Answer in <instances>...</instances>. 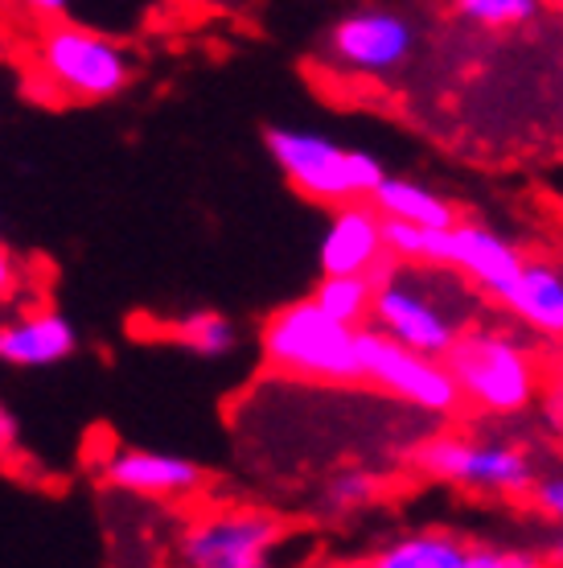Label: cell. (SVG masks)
I'll use <instances>...</instances> for the list:
<instances>
[{
	"label": "cell",
	"mask_w": 563,
	"mask_h": 568,
	"mask_svg": "<svg viewBox=\"0 0 563 568\" xmlns=\"http://www.w3.org/2000/svg\"><path fill=\"white\" fill-rule=\"evenodd\" d=\"M79 351V329L58 310L21 313L13 322H0V363L17 371L58 367Z\"/></svg>",
	"instance_id": "7c38bea8"
},
{
	"label": "cell",
	"mask_w": 563,
	"mask_h": 568,
	"mask_svg": "<svg viewBox=\"0 0 563 568\" xmlns=\"http://www.w3.org/2000/svg\"><path fill=\"white\" fill-rule=\"evenodd\" d=\"M519 326L535 329L539 338L563 334V276L547 260H522L519 272L490 293Z\"/></svg>",
	"instance_id": "8fae6325"
},
{
	"label": "cell",
	"mask_w": 563,
	"mask_h": 568,
	"mask_svg": "<svg viewBox=\"0 0 563 568\" xmlns=\"http://www.w3.org/2000/svg\"><path fill=\"white\" fill-rule=\"evenodd\" d=\"M416 54V26L395 9L367 4L338 17V26L325 38V58L346 74L391 79Z\"/></svg>",
	"instance_id": "9c48e42d"
},
{
	"label": "cell",
	"mask_w": 563,
	"mask_h": 568,
	"mask_svg": "<svg viewBox=\"0 0 563 568\" xmlns=\"http://www.w3.org/2000/svg\"><path fill=\"white\" fill-rule=\"evenodd\" d=\"M382 256V214L367 199L334 206L321 240V272H370Z\"/></svg>",
	"instance_id": "4fadbf2b"
},
{
	"label": "cell",
	"mask_w": 563,
	"mask_h": 568,
	"mask_svg": "<svg viewBox=\"0 0 563 568\" xmlns=\"http://www.w3.org/2000/svg\"><path fill=\"white\" fill-rule=\"evenodd\" d=\"M370 206L382 214V219H395V223H411V227H449L461 214L444 194L420 185L416 178H391L382 173L375 190H370Z\"/></svg>",
	"instance_id": "5bb4252c"
},
{
	"label": "cell",
	"mask_w": 563,
	"mask_h": 568,
	"mask_svg": "<svg viewBox=\"0 0 563 568\" xmlns=\"http://www.w3.org/2000/svg\"><path fill=\"white\" fill-rule=\"evenodd\" d=\"M543 4H560V0H543Z\"/></svg>",
	"instance_id": "484cf974"
},
{
	"label": "cell",
	"mask_w": 563,
	"mask_h": 568,
	"mask_svg": "<svg viewBox=\"0 0 563 568\" xmlns=\"http://www.w3.org/2000/svg\"><path fill=\"white\" fill-rule=\"evenodd\" d=\"M17 445H21V425H17V416L9 413V404H0V462L13 457Z\"/></svg>",
	"instance_id": "7402d4cb"
},
{
	"label": "cell",
	"mask_w": 563,
	"mask_h": 568,
	"mask_svg": "<svg viewBox=\"0 0 563 568\" xmlns=\"http://www.w3.org/2000/svg\"><path fill=\"white\" fill-rule=\"evenodd\" d=\"M379 498V478H370V474H338L329 490H325V503L334 507V511H358V507H367Z\"/></svg>",
	"instance_id": "d6986e66"
},
{
	"label": "cell",
	"mask_w": 563,
	"mask_h": 568,
	"mask_svg": "<svg viewBox=\"0 0 563 568\" xmlns=\"http://www.w3.org/2000/svg\"><path fill=\"white\" fill-rule=\"evenodd\" d=\"M358 329L329 317L313 297L288 301L272 313L259 329V351L276 375L305 379L321 387H350L362 384L358 351H354Z\"/></svg>",
	"instance_id": "7a4b0ae2"
},
{
	"label": "cell",
	"mask_w": 563,
	"mask_h": 568,
	"mask_svg": "<svg viewBox=\"0 0 563 568\" xmlns=\"http://www.w3.org/2000/svg\"><path fill=\"white\" fill-rule=\"evenodd\" d=\"M33 62L45 87L62 103L120 100L136 79V62L124 42H115L112 33L86 21H66V17H54L42 29V38L33 45Z\"/></svg>",
	"instance_id": "3957f363"
},
{
	"label": "cell",
	"mask_w": 563,
	"mask_h": 568,
	"mask_svg": "<svg viewBox=\"0 0 563 568\" xmlns=\"http://www.w3.org/2000/svg\"><path fill=\"white\" fill-rule=\"evenodd\" d=\"M481 293L469 281H457L444 293H432L423 284L420 264H395V272L375 288V305H370L367 326L391 334L395 342H403L420 355L440 358L452 346V338L473 322V301Z\"/></svg>",
	"instance_id": "277c9868"
},
{
	"label": "cell",
	"mask_w": 563,
	"mask_h": 568,
	"mask_svg": "<svg viewBox=\"0 0 563 568\" xmlns=\"http://www.w3.org/2000/svg\"><path fill=\"white\" fill-rule=\"evenodd\" d=\"M543 420H547L555 433L563 428V404H560V384L547 387V396H543Z\"/></svg>",
	"instance_id": "d4e9b609"
},
{
	"label": "cell",
	"mask_w": 563,
	"mask_h": 568,
	"mask_svg": "<svg viewBox=\"0 0 563 568\" xmlns=\"http://www.w3.org/2000/svg\"><path fill=\"white\" fill-rule=\"evenodd\" d=\"M457 17L481 29H526L543 17V0H452Z\"/></svg>",
	"instance_id": "ac0fdd59"
},
{
	"label": "cell",
	"mask_w": 563,
	"mask_h": 568,
	"mask_svg": "<svg viewBox=\"0 0 563 568\" xmlns=\"http://www.w3.org/2000/svg\"><path fill=\"white\" fill-rule=\"evenodd\" d=\"M276 170L293 182L300 199L321 202V206H341V202L370 199V190L379 182L382 161L370 156L367 149H350L305 129H268L264 132Z\"/></svg>",
	"instance_id": "5b68a950"
},
{
	"label": "cell",
	"mask_w": 563,
	"mask_h": 568,
	"mask_svg": "<svg viewBox=\"0 0 563 568\" xmlns=\"http://www.w3.org/2000/svg\"><path fill=\"white\" fill-rule=\"evenodd\" d=\"M444 371L461 392L465 408L490 416H519L543 392V367L526 342L506 329H485L469 322L452 346L440 355Z\"/></svg>",
	"instance_id": "6da1fadb"
},
{
	"label": "cell",
	"mask_w": 563,
	"mask_h": 568,
	"mask_svg": "<svg viewBox=\"0 0 563 568\" xmlns=\"http://www.w3.org/2000/svg\"><path fill=\"white\" fill-rule=\"evenodd\" d=\"M526 495H531V503H535V511L543 515V519H551V524H560L563 519V478L560 474H547V478H531V486H526Z\"/></svg>",
	"instance_id": "44dd1931"
},
{
	"label": "cell",
	"mask_w": 563,
	"mask_h": 568,
	"mask_svg": "<svg viewBox=\"0 0 563 568\" xmlns=\"http://www.w3.org/2000/svg\"><path fill=\"white\" fill-rule=\"evenodd\" d=\"M103 483L136 498H190L206 486V469L156 449H115L103 462Z\"/></svg>",
	"instance_id": "30bf717a"
},
{
	"label": "cell",
	"mask_w": 563,
	"mask_h": 568,
	"mask_svg": "<svg viewBox=\"0 0 563 568\" xmlns=\"http://www.w3.org/2000/svg\"><path fill=\"white\" fill-rule=\"evenodd\" d=\"M465 548L457 531H440V527H423V531H408L387 540L375 556H367L362 565L370 568H465Z\"/></svg>",
	"instance_id": "9a60e30c"
},
{
	"label": "cell",
	"mask_w": 563,
	"mask_h": 568,
	"mask_svg": "<svg viewBox=\"0 0 563 568\" xmlns=\"http://www.w3.org/2000/svg\"><path fill=\"white\" fill-rule=\"evenodd\" d=\"M411 466L432 483L465 486L473 495L519 498L535 478V462L498 440H473L457 433H437L411 449Z\"/></svg>",
	"instance_id": "8992f818"
},
{
	"label": "cell",
	"mask_w": 563,
	"mask_h": 568,
	"mask_svg": "<svg viewBox=\"0 0 563 568\" xmlns=\"http://www.w3.org/2000/svg\"><path fill=\"white\" fill-rule=\"evenodd\" d=\"M547 565V556L519 552V548H498V544H469L465 568H535Z\"/></svg>",
	"instance_id": "ffe728a7"
},
{
	"label": "cell",
	"mask_w": 563,
	"mask_h": 568,
	"mask_svg": "<svg viewBox=\"0 0 563 568\" xmlns=\"http://www.w3.org/2000/svg\"><path fill=\"white\" fill-rule=\"evenodd\" d=\"M354 351H358L362 384H375L391 399H403V404L432 416H457L465 408L461 392H457V384H452V375L444 371L440 358L420 355V351L395 342L391 334H382L375 326H358Z\"/></svg>",
	"instance_id": "ba28073f"
},
{
	"label": "cell",
	"mask_w": 563,
	"mask_h": 568,
	"mask_svg": "<svg viewBox=\"0 0 563 568\" xmlns=\"http://www.w3.org/2000/svg\"><path fill=\"white\" fill-rule=\"evenodd\" d=\"M288 540V524L264 507H223L190 519L177 560L190 568H264Z\"/></svg>",
	"instance_id": "52a82bcc"
},
{
	"label": "cell",
	"mask_w": 563,
	"mask_h": 568,
	"mask_svg": "<svg viewBox=\"0 0 563 568\" xmlns=\"http://www.w3.org/2000/svg\"><path fill=\"white\" fill-rule=\"evenodd\" d=\"M156 334L197 358H226L231 351H239V326L218 310H194L185 317H173L165 326H156Z\"/></svg>",
	"instance_id": "2e32d148"
},
{
	"label": "cell",
	"mask_w": 563,
	"mask_h": 568,
	"mask_svg": "<svg viewBox=\"0 0 563 568\" xmlns=\"http://www.w3.org/2000/svg\"><path fill=\"white\" fill-rule=\"evenodd\" d=\"M29 13L45 17V21H54V17H71L74 0H21Z\"/></svg>",
	"instance_id": "cb8c5ba5"
},
{
	"label": "cell",
	"mask_w": 563,
	"mask_h": 568,
	"mask_svg": "<svg viewBox=\"0 0 563 568\" xmlns=\"http://www.w3.org/2000/svg\"><path fill=\"white\" fill-rule=\"evenodd\" d=\"M17 284H21V276H17V260L9 256V247L0 243V305L13 297Z\"/></svg>",
	"instance_id": "603a6c76"
},
{
	"label": "cell",
	"mask_w": 563,
	"mask_h": 568,
	"mask_svg": "<svg viewBox=\"0 0 563 568\" xmlns=\"http://www.w3.org/2000/svg\"><path fill=\"white\" fill-rule=\"evenodd\" d=\"M375 288L367 272H321V281L313 288V301L321 305L329 317H338L346 326H367L370 305H375Z\"/></svg>",
	"instance_id": "e0dca14e"
}]
</instances>
